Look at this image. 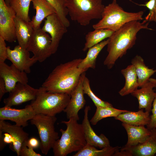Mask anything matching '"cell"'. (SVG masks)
I'll list each match as a JSON object with an SVG mask.
<instances>
[{"label": "cell", "instance_id": "32", "mask_svg": "<svg viewBox=\"0 0 156 156\" xmlns=\"http://www.w3.org/2000/svg\"><path fill=\"white\" fill-rule=\"evenodd\" d=\"M83 86L84 94L88 95L91 99L96 107H113L111 103L102 100L94 94L91 89L90 81L86 76L84 79Z\"/></svg>", "mask_w": 156, "mask_h": 156}, {"label": "cell", "instance_id": "20", "mask_svg": "<svg viewBox=\"0 0 156 156\" xmlns=\"http://www.w3.org/2000/svg\"><path fill=\"white\" fill-rule=\"evenodd\" d=\"M122 126L125 129L128 135V140L123 146L130 147L141 144L149 137L150 130L145 126H137L122 123Z\"/></svg>", "mask_w": 156, "mask_h": 156}, {"label": "cell", "instance_id": "28", "mask_svg": "<svg viewBox=\"0 0 156 156\" xmlns=\"http://www.w3.org/2000/svg\"><path fill=\"white\" fill-rule=\"evenodd\" d=\"M114 32L109 29H97L88 32L85 36L86 42L83 51H85L105 39L109 38Z\"/></svg>", "mask_w": 156, "mask_h": 156}, {"label": "cell", "instance_id": "31", "mask_svg": "<svg viewBox=\"0 0 156 156\" xmlns=\"http://www.w3.org/2000/svg\"><path fill=\"white\" fill-rule=\"evenodd\" d=\"M55 10L56 14L64 24L67 27L70 25L67 18L68 14L66 6L67 0H46Z\"/></svg>", "mask_w": 156, "mask_h": 156}, {"label": "cell", "instance_id": "6", "mask_svg": "<svg viewBox=\"0 0 156 156\" xmlns=\"http://www.w3.org/2000/svg\"><path fill=\"white\" fill-rule=\"evenodd\" d=\"M66 6L71 20L83 26L101 19L105 7L102 0H67Z\"/></svg>", "mask_w": 156, "mask_h": 156}, {"label": "cell", "instance_id": "37", "mask_svg": "<svg viewBox=\"0 0 156 156\" xmlns=\"http://www.w3.org/2000/svg\"><path fill=\"white\" fill-rule=\"evenodd\" d=\"M5 41L0 36V63L5 62L7 59V47Z\"/></svg>", "mask_w": 156, "mask_h": 156}, {"label": "cell", "instance_id": "24", "mask_svg": "<svg viewBox=\"0 0 156 156\" xmlns=\"http://www.w3.org/2000/svg\"><path fill=\"white\" fill-rule=\"evenodd\" d=\"M125 78V82L123 87L119 92L123 96L131 94L138 87V77L134 66L131 64L121 70Z\"/></svg>", "mask_w": 156, "mask_h": 156}, {"label": "cell", "instance_id": "2", "mask_svg": "<svg viewBox=\"0 0 156 156\" xmlns=\"http://www.w3.org/2000/svg\"><path fill=\"white\" fill-rule=\"evenodd\" d=\"M82 60L80 58L75 59L57 65L49 74L42 86L49 92L70 96L82 73L88 70L78 67Z\"/></svg>", "mask_w": 156, "mask_h": 156}, {"label": "cell", "instance_id": "38", "mask_svg": "<svg viewBox=\"0 0 156 156\" xmlns=\"http://www.w3.org/2000/svg\"><path fill=\"white\" fill-rule=\"evenodd\" d=\"M27 144L34 149L38 148L40 146V143L38 139L32 137L29 138L27 142Z\"/></svg>", "mask_w": 156, "mask_h": 156}, {"label": "cell", "instance_id": "34", "mask_svg": "<svg viewBox=\"0 0 156 156\" xmlns=\"http://www.w3.org/2000/svg\"><path fill=\"white\" fill-rule=\"evenodd\" d=\"M27 141L23 143L21 147L19 156H41V154L35 152L34 149L29 146Z\"/></svg>", "mask_w": 156, "mask_h": 156}, {"label": "cell", "instance_id": "16", "mask_svg": "<svg viewBox=\"0 0 156 156\" xmlns=\"http://www.w3.org/2000/svg\"><path fill=\"white\" fill-rule=\"evenodd\" d=\"M27 73L20 70L13 64L9 66L5 62L0 63V77L5 82L7 92H10L18 82L27 84Z\"/></svg>", "mask_w": 156, "mask_h": 156}, {"label": "cell", "instance_id": "13", "mask_svg": "<svg viewBox=\"0 0 156 156\" xmlns=\"http://www.w3.org/2000/svg\"><path fill=\"white\" fill-rule=\"evenodd\" d=\"M38 89L35 88L27 83H18L13 89L9 92L8 96L4 99L5 106L11 107L34 100Z\"/></svg>", "mask_w": 156, "mask_h": 156}, {"label": "cell", "instance_id": "29", "mask_svg": "<svg viewBox=\"0 0 156 156\" xmlns=\"http://www.w3.org/2000/svg\"><path fill=\"white\" fill-rule=\"evenodd\" d=\"M128 111L127 110L118 109L113 107H97L95 114L90 122L92 125H94L103 118L111 117L115 118L121 113Z\"/></svg>", "mask_w": 156, "mask_h": 156}, {"label": "cell", "instance_id": "21", "mask_svg": "<svg viewBox=\"0 0 156 156\" xmlns=\"http://www.w3.org/2000/svg\"><path fill=\"white\" fill-rule=\"evenodd\" d=\"M31 1L36 14L30 22L34 29H36L40 27L41 23L45 18L56 12L46 0H32Z\"/></svg>", "mask_w": 156, "mask_h": 156}, {"label": "cell", "instance_id": "27", "mask_svg": "<svg viewBox=\"0 0 156 156\" xmlns=\"http://www.w3.org/2000/svg\"><path fill=\"white\" fill-rule=\"evenodd\" d=\"M118 146H111L97 149L96 147L87 143L81 149L77 151L73 156H114L120 150Z\"/></svg>", "mask_w": 156, "mask_h": 156}, {"label": "cell", "instance_id": "9", "mask_svg": "<svg viewBox=\"0 0 156 156\" xmlns=\"http://www.w3.org/2000/svg\"><path fill=\"white\" fill-rule=\"evenodd\" d=\"M16 16L11 7L8 5L4 0H0V36L9 42L16 40L14 21Z\"/></svg>", "mask_w": 156, "mask_h": 156}, {"label": "cell", "instance_id": "10", "mask_svg": "<svg viewBox=\"0 0 156 156\" xmlns=\"http://www.w3.org/2000/svg\"><path fill=\"white\" fill-rule=\"evenodd\" d=\"M67 28L56 13L49 16L44 20V25L41 28L49 34L51 37V49L52 54L57 51L60 40L67 32Z\"/></svg>", "mask_w": 156, "mask_h": 156}, {"label": "cell", "instance_id": "11", "mask_svg": "<svg viewBox=\"0 0 156 156\" xmlns=\"http://www.w3.org/2000/svg\"><path fill=\"white\" fill-rule=\"evenodd\" d=\"M150 130V135L144 143L135 146L120 147L115 156L155 155L156 154V129Z\"/></svg>", "mask_w": 156, "mask_h": 156}, {"label": "cell", "instance_id": "7", "mask_svg": "<svg viewBox=\"0 0 156 156\" xmlns=\"http://www.w3.org/2000/svg\"><path fill=\"white\" fill-rule=\"evenodd\" d=\"M57 120L55 116L37 114L30 120L31 123L37 129L40 140V149L45 155L48 154L56 141L59 138L58 133L55 131L54 126Z\"/></svg>", "mask_w": 156, "mask_h": 156}, {"label": "cell", "instance_id": "36", "mask_svg": "<svg viewBox=\"0 0 156 156\" xmlns=\"http://www.w3.org/2000/svg\"><path fill=\"white\" fill-rule=\"evenodd\" d=\"M155 94L152 105V114L150 115V120L149 124L146 126L149 130L156 129V90Z\"/></svg>", "mask_w": 156, "mask_h": 156}, {"label": "cell", "instance_id": "12", "mask_svg": "<svg viewBox=\"0 0 156 156\" xmlns=\"http://www.w3.org/2000/svg\"><path fill=\"white\" fill-rule=\"evenodd\" d=\"M36 114L30 104L22 109H16L5 105L0 108V120H10L22 127L27 126L28 121L32 119Z\"/></svg>", "mask_w": 156, "mask_h": 156}, {"label": "cell", "instance_id": "18", "mask_svg": "<svg viewBox=\"0 0 156 156\" xmlns=\"http://www.w3.org/2000/svg\"><path fill=\"white\" fill-rule=\"evenodd\" d=\"M0 130L3 132L10 134L14 139L13 144L10 145V148L19 156V151L22 144L27 141L29 134L23 129V127L15 124L12 125L0 120Z\"/></svg>", "mask_w": 156, "mask_h": 156}, {"label": "cell", "instance_id": "3", "mask_svg": "<svg viewBox=\"0 0 156 156\" xmlns=\"http://www.w3.org/2000/svg\"><path fill=\"white\" fill-rule=\"evenodd\" d=\"M61 123L66 125V129H60L61 136L56 141L52 148L55 156H66L79 151L87 144L82 124L73 118Z\"/></svg>", "mask_w": 156, "mask_h": 156}, {"label": "cell", "instance_id": "25", "mask_svg": "<svg viewBox=\"0 0 156 156\" xmlns=\"http://www.w3.org/2000/svg\"><path fill=\"white\" fill-rule=\"evenodd\" d=\"M131 63L135 68L139 87L148 82L151 76L156 72V70L149 68L146 66L143 59L140 55H136L133 59Z\"/></svg>", "mask_w": 156, "mask_h": 156}, {"label": "cell", "instance_id": "5", "mask_svg": "<svg viewBox=\"0 0 156 156\" xmlns=\"http://www.w3.org/2000/svg\"><path fill=\"white\" fill-rule=\"evenodd\" d=\"M70 98L64 93L48 92L42 86L38 89L35 99L30 105L36 114H42L54 116L63 111Z\"/></svg>", "mask_w": 156, "mask_h": 156}, {"label": "cell", "instance_id": "22", "mask_svg": "<svg viewBox=\"0 0 156 156\" xmlns=\"http://www.w3.org/2000/svg\"><path fill=\"white\" fill-rule=\"evenodd\" d=\"M114 118L122 123L137 126H146L150 120V113L144 112L143 109L136 112L128 111L121 113Z\"/></svg>", "mask_w": 156, "mask_h": 156}, {"label": "cell", "instance_id": "33", "mask_svg": "<svg viewBox=\"0 0 156 156\" xmlns=\"http://www.w3.org/2000/svg\"><path fill=\"white\" fill-rule=\"evenodd\" d=\"M136 4L146 7L149 10L148 14L145 17L147 21H153L156 23V0H149L144 4H139L129 0Z\"/></svg>", "mask_w": 156, "mask_h": 156}, {"label": "cell", "instance_id": "42", "mask_svg": "<svg viewBox=\"0 0 156 156\" xmlns=\"http://www.w3.org/2000/svg\"><path fill=\"white\" fill-rule=\"evenodd\" d=\"M155 155L156 156V154Z\"/></svg>", "mask_w": 156, "mask_h": 156}, {"label": "cell", "instance_id": "26", "mask_svg": "<svg viewBox=\"0 0 156 156\" xmlns=\"http://www.w3.org/2000/svg\"><path fill=\"white\" fill-rule=\"evenodd\" d=\"M109 41L108 38L89 48L86 57L82 59L78 65V67L83 69H88L89 68L94 69L99 54L104 47L107 45Z\"/></svg>", "mask_w": 156, "mask_h": 156}, {"label": "cell", "instance_id": "1", "mask_svg": "<svg viewBox=\"0 0 156 156\" xmlns=\"http://www.w3.org/2000/svg\"><path fill=\"white\" fill-rule=\"evenodd\" d=\"M149 22L144 20L133 21L128 22L114 31L109 38L107 45L108 54L103 64L107 68L111 69L116 62L127 53L128 50L135 45L138 33L141 29H153L148 27Z\"/></svg>", "mask_w": 156, "mask_h": 156}, {"label": "cell", "instance_id": "17", "mask_svg": "<svg viewBox=\"0 0 156 156\" xmlns=\"http://www.w3.org/2000/svg\"><path fill=\"white\" fill-rule=\"evenodd\" d=\"M90 106H86L84 110V116L82 125L87 143L96 147L102 149L110 146L109 140L103 134L98 135L92 127L88 118Z\"/></svg>", "mask_w": 156, "mask_h": 156}, {"label": "cell", "instance_id": "15", "mask_svg": "<svg viewBox=\"0 0 156 156\" xmlns=\"http://www.w3.org/2000/svg\"><path fill=\"white\" fill-rule=\"evenodd\" d=\"M86 72L82 73L79 81L70 95L69 102L64 112L66 113L67 119L79 120V111L85 105L86 101L84 97L83 83L86 76Z\"/></svg>", "mask_w": 156, "mask_h": 156}, {"label": "cell", "instance_id": "8", "mask_svg": "<svg viewBox=\"0 0 156 156\" xmlns=\"http://www.w3.org/2000/svg\"><path fill=\"white\" fill-rule=\"evenodd\" d=\"M51 38L41 28L34 29L27 43L26 49L31 52L38 61L42 62L52 54L51 49Z\"/></svg>", "mask_w": 156, "mask_h": 156}, {"label": "cell", "instance_id": "39", "mask_svg": "<svg viewBox=\"0 0 156 156\" xmlns=\"http://www.w3.org/2000/svg\"><path fill=\"white\" fill-rule=\"evenodd\" d=\"M5 82L3 79L0 77V101L3 96L6 93Z\"/></svg>", "mask_w": 156, "mask_h": 156}, {"label": "cell", "instance_id": "23", "mask_svg": "<svg viewBox=\"0 0 156 156\" xmlns=\"http://www.w3.org/2000/svg\"><path fill=\"white\" fill-rule=\"evenodd\" d=\"M14 21L16 35L18 45L23 48L26 49L34 28L30 21H27L17 16Z\"/></svg>", "mask_w": 156, "mask_h": 156}, {"label": "cell", "instance_id": "40", "mask_svg": "<svg viewBox=\"0 0 156 156\" xmlns=\"http://www.w3.org/2000/svg\"><path fill=\"white\" fill-rule=\"evenodd\" d=\"M149 81L150 82L156 84V79L150 78L149 79Z\"/></svg>", "mask_w": 156, "mask_h": 156}, {"label": "cell", "instance_id": "19", "mask_svg": "<svg viewBox=\"0 0 156 156\" xmlns=\"http://www.w3.org/2000/svg\"><path fill=\"white\" fill-rule=\"evenodd\" d=\"M156 84L149 81L140 89H137L131 94L137 98L139 103V109H144L145 111L151 112L153 101L155 96V92L153 88Z\"/></svg>", "mask_w": 156, "mask_h": 156}, {"label": "cell", "instance_id": "14", "mask_svg": "<svg viewBox=\"0 0 156 156\" xmlns=\"http://www.w3.org/2000/svg\"><path fill=\"white\" fill-rule=\"evenodd\" d=\"M7 59L21 71L27 74L31 72V67L38 61L34 56L30 57L29 52L19 45L13 49L7 47Z\"/></svg>", "mask_w": 156, "mask_h": 156}, {"label": "cell", "instance_id": "35", "mask_svg": "<svg viewBox=\"0 0 156 156\" xmlns=\"http://www.w3.org/2000/svg\"><path fill=\"white\" fill-rule=\"evenodd\" d=\"M3 132L0 130V150L2 151L7 144H12L14 140L11 135L6 132L3 134Z\"/></svg>", "mask_w": 156, "mask_h": 156}, {"label": "cell", "instance_id": "4", "mask_svg": "<svg viewBox=\"0 0 156 156\" xmlns=\"http://www.w3.org/2000/svg\"><path fill=\"white\" fill-rule=\"evenodd\" d=\"M144 13L142 11L137 12L125 11L117 3L116 0H113L111 3L105 7L101 18L92 27L94 29H107L115 31L128 22L142 20Z\"/></svg>", "mask_w": 156, "mask_h": 156}, {"label": "cell", "instance_id": "41", "mask_svg": "<svg viewBox=\"0 0 156 156\" xmlns=\"http://www.w3.org/2000/svg\"><path fill=\"white\" fill-rule=\"evenodd\" d=\"M6 4L8 5H10V3L11 0H4Z\"/></svg>", "mask_w": 156, "mask_h": 156}, {"label": "cell", "instance_id": "30", "mask_svg": "<svg viewBox=\"0 0 156 156\" xmlns=\"http://www.w3.org/2000/svg\"><path fill=\"white\" fill-rule=\"evenodd\" d=\"M32 0H11L10 5L14 10L16 16L28 22L31 21L29 12Z\"/></svg>", "mask_w": 156, "mask_h": 156}]
</instances>
